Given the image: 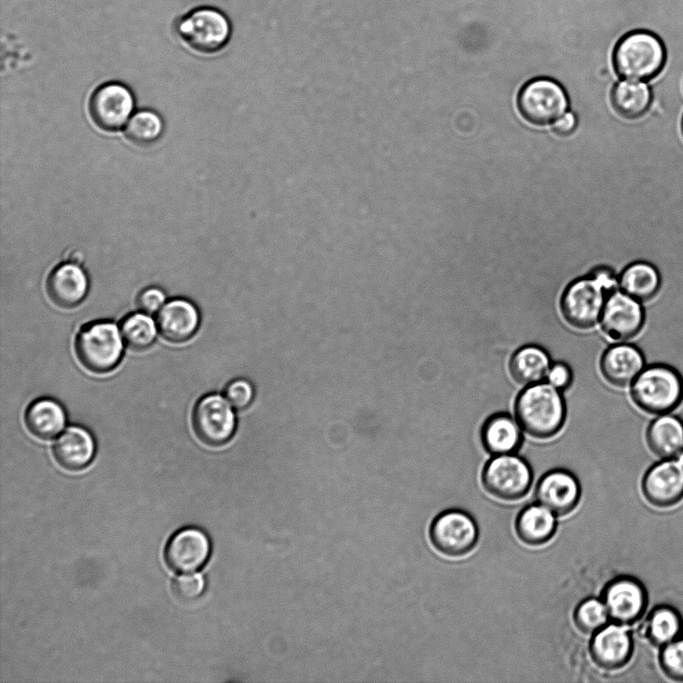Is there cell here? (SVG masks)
Segmentation results:
<instances>
[{
    "instance_id": "obj_1",
    "label": "cell",
    "mask_w": 683,
    "mask_h": 683,
    "mask_svg": "<svg viewBox=\"0 0 683 683\" xmlns=\"http://www.w3.org/2000/svg\"><path fill=\"white\" fill-rule=\"evenodd\" d=\"M514 413L524 432L535 439L556 436L564 426L567 409L562 391L547 382L525 386L517 395Z\"/></svg>"
},
{
    "instance_id": "obj_2",
    "label": "cell",
    "mask_w": 683,
    "mask_h": 683,
    "mask_svg": "<svg viewBox=\"0 0 683 683\" xmlns=\"http://www.w3.org/2000/svg\"><path fill=\"white\" fill-rule=\"evenodd\" d=\"M667 60L663 41L653 32L636 30L615 45L612 62L622 79L650 81L663 70Z\"/></svg>"
},
{
    "instance_id": "obj_3",
    "label": "cell",
    "mask_w": 683,
    "mask_h": 683,
    "mask_svg": "<svg viewBox=\"0 0 683 683\" xmlns=\"http://www.w3.org/2000/svg\"><path fill=\"white\" fill-rule=\"evenodd\" d=\"M633 402L644 412L667 414L683 399V379L670 365L657 363L646 366L631 383Z\"/></svg>"
},
{
    "instance_id": "obj_4",
    "label": "cell",
    "mask_w": 683,
    "mask_h": 683,
    "mask_svg": "<svg viewBox=\"0 0 683 683\" xmlns=\"http://www.w3.org/2000/svg\"><path fill=\"white\" fill-rule=\"evenodd\" d=\"M176 32L193 51L211 55L227 46L232 36V24L223 11L202 6L185 14L178 21Z\"/></svg>"
},
{
    "instance_id": "obj_5",
    "label": "cell",
    "mask_w": 683,
    "mask_h": 683,
    "mask_svg": "<svg viewBox=\"0 0 683 683\" xmlns=\"http://www.w3.org/2000/svg\"><path fill=\"white\" fill-rule=\"evenodd\" d=\"M123 338L111 321H96L85 325L75 340V352L89 371L106 373L113 370L123 354Z\"/></svg>"
},
{
    "instance_id": "obj_6",
    "label": "cell",
    "mask_w": 683,
    "mask_h": 683,
    "mask_svg": "<svg viewBox=\"0 0 683 683\" xmlns=\"http://www.w3.org/2000/svg\"><path fill=\"white\" fill-rule=\"evenodd\" d=\"M481 482L492 497L516 501L530 490L533 471L529 463L515 453L495 455L483 467Z\"/></svg>"
},
{
    "instance_id": "obj_7",
    "label": "cell",
    "mask_w": 683,
    "mask_h": 683,
    "mask_svg": "<svg viewBox=\"0 0 683 683\" xmlns=\"http://www.w3.org/2000/svg\"><path fill=\"white\" fill-rule=\"evenodd\" d=\"M609 293L590 273L572 281L560 298L564 320L578 330H589L600 321Z\"/></svg>"
},
{
    "instance_id": "obj_8",
    "label": "cell",
    "mask_w": 683,
    "mask_h": 683,
    "mask_svg": "<svg viewBox=\"0 0 683 683\" xmlns=\"http://www.w3.org/2000/svg\"><path fill=\"white\" fill-rule=\"evenodd\" d=\"M517 105L524 119L531 124L545 126L553 124L567 112L569 100L557 81L540 77L521 88Z\"/></svg>"
},
{
    "instance_id": "obj_9",
    "label": "cell",
    "mask_w": 683,
    "mask_h": 683,
    "mask_svg": "<svg viewBox=\"0 0 683 683\" xmlns=\"http://www.w3.org/2000/svg\"><path fill=\"white\" fill-rule=\"evenodd\" d=\"M433 547L448 557H463L476 546L479 529L474 518L461 509H447L439 513L429 528Z\"/></svg>"
},
{
    "instance_id": "obj_10",
    "label": "cell",
    "mask_w": 683,
    "mask_h": 683,
    "mask_svg": "<svg viewBox=\"0 0 683 683\" xmlns=\"http://www.w3.org/2000/svg\"><path fill=\"white\" fill-rule=\"evenodd\" d=\"M192 425L196 436L209 446L227 443L236 430L233 406L219 394L203 396L194 406Z\"/></svg>"
},
{
    "instance_id": "obj_11",
    "label": "cell",
    "mask_w": 683,
    "mask_h": 683,
    "mask_svg": "<svg viewBox=\"0 0 683 683\" xmlns=\"http://www.w3.org/2000/svg\"><path fill=\"white\" fill-rule=\"evenodd\" d=\"M601 599L610 622L629 626L639 620L647 607L644 585L631 576H619L603 588Z\"/></svg>"
},
{
    "instance_id": "obj_12",
    "label": "cell",
    "mask_w": 683,
    "mask_h": 683,
    "mask_svg": "<svg viewBox=\"0 0 683 683\" xmlns=\"http://www.w3.org/2000/svg\"><path fill=\"white\" fill-rule=\"evenodd\" d=\"M135 106L132 91L119 82L99 86L89 100L93 122L104 131H117L130 119Z\"/></svg>"
},
{
    "instance_id": "obj_13",
    "label": "cell",
    "mask_w": 683,
    "mask_h": 683,
    "mask_svg": "<svg viewBox=\"0 0 683 683\" xmlns=\"http://www.w3.org/2000/svg\"><path fill=\"white\" fill-rule=\"evenodd\" d=\"M644 321L641 302L618 289L608 295L599 322L606 336L626 341L640 332Z\"/></svg>"
},
{
    "instance_id": "obj_14",
    "label": "cell",
    "mask_w": 683,
    "mask_h": 683,
    "mask_svg": "<svg viewBox=\"0 0 683 683\" xmlns=\"http://www.w3.org/2000/svg\"><path fill=\"white\" fill-rule=\"evenodd\" d=\"M535 497L539 504L556 516H566L576 509L581 498V485L569 470L555 468L537 482Z\"/></svg>"
},
{
    "instance_id": "obj_15",
    "label": "cell",
    "mask_w": 683,
    "mask_h": 683,
    "mask_svg": "<svg viewBox=\"0 0 683 683\" xmlns=\"http://www.w3.org/2000/svg\"><path fill=\"white\" fill-rule=\"evenodd\" d=\"M211 551L209 537L204 531L187 527L176 532L165 548L167 565L176 572L189 573L200 569Z\"/></svg>"
},
{
    "instance_id": "obj_16",
    "label": "cell",
    "mask_w": 683,
    "mask_h": 683,
    "mask_svg": "<svg viewBox=\"0 0 683 683\" xmlns=\"http://www.w3.org/2000/svg\"><path fill=\"white\" fill-rule=\"evenodd\" d=\"M642 491L656 507L675 505L683 498V465L676 458L657 462L645 473Z\"/></svg>"
},
{
    "instance_id": "obj_17",
    "label": "cell",
    "mask_w": 683,
    "mask_h": 683,
    "mask_svg": "<svg viewBox=\"0 0 683 683\" xmlns=\"http://www.w3.org/2000/svg\"><path fill=\"white\" fill-rule=\"evenodd\" d=\"M633 639L625 625L606 624L592 635L589 651L600 668L617 670L624 667L633 654Z\"/></svg>"
},
{
    "instance_id": "obj_18",
    "label": "cell",
    "mask_w": 683,
    "mask_h": 683,
    "mask_svg": "<svg viewBox=\"0 0 683 683\" xmlns=\"http://www.w3.org/2000/svg\"><path fill=\"white\" fill-rule=\"evenodd\" d=\"M644 367L645 359L641 350L624 342L609 346L600 359L602 376L616 387L630 385Z\"/></svg>"
},
{
    "instance_id": "obj_19",
    "label": "cell",
    "mask_w": 683,
    "mask_h": 683,
    "mask_svg": "<svg viewBox=\"0 0 683 683\" xmlns=\"http://www.w3.org/2000/svg\"><path fill=\"white\" fill-rule=\"evenodd\" d=\"M199 323L200 314L196 306L182 298L165 303L156 319L161 336L173 343L189 340L197 331Z\"/></svg>"
},
{
    "instance_id": "obj_20",
    "label": "cell",
    "mask_w": 683,
    "mask_h": 683,
    "mask_svg": "<svg viewBox=\"0 0 683 683\" xmlns=\"http://www.w3.org/2000/svg\"><path fill=\"white\" fill-rule=\"evenodd\" d=\"M89 281L85 271L74 262L57 266L47 279V293L62 308H72L86 297Z\"/></svg>"
},
{
    "instance_id": "obj_21",
    "label": "cell",
    "mask_w": 683,
    "mask_h": 683,
    "mask_svg": "<svg viewBox=\"0 0 683 683\" xmlns=\"http://www.w3.org/2000/svg\"><path fill=\"white\" fill-rule=\"evenodd\" d=\"M480 437L483 448L492 456L511 454L522 445L523 429L515 416L497 412L484 421Z\"/></svg>"
},
{
    "instance_id": "obj_22",
    "label": "cell",
    "mask_w": 683,
    "mask_h": 683,
    "mask_svg": "<svg viewBox=\"0 0 683 683\" xmlns=\"http://www.w3.org/2000/svg\"><path fill=\"white\" fill-rule=\"evenodd\" d=\"M96 445L91 433L83 427L71 426L63 431L53 445V454L63 468L77 471L90 464Z\"/></svg>"
},
{
    "instance_id": "obj_23",
    "label": "cell",
    "mask_w": 683,
    "mask_h": 683,
    "mask_svg": "<svg viewBox=\"0 0 683 683\" xmlns=\"http://www.w3.org/2000/svg\"><path fill=\"white\" fill-rule=\"evenodd\" d=\"M556 529V515L539 503L524 507L515 520L516 535L528 546L537 547L548 543Z\"/></svg>"
},
{
    "instance_id": "obj_24",
    "label": "cell",
    "mask_w": 683,
    "mask_h": 683,
    "mask_svg": "<svg viewBox=\"0 0 683 683\" xmlns=\"http://www.w3.org/2000/svg\"><path fill=\"white\" fill-rule=\"evenodd\" d=\"M610 100L618 115L627 120H636L649 111L653 91L645 81L622 79L612 88Z\"/></svg>"
},
{
    "instance_id": "obj_25",
    "label": "cell",
    "mask_w": 683,
    "mask_h": 683,
    "mask_svg": "<svg viewBox=\"0 0 683 683\" xmlns=\"http://www.w3.org/2000/svg\"><path fill=\"white\" fill-rule=\"evenodd\" d=\"M552 362L549 353L541 346L529 344L518 348L509 361L512 379L528 386L543 382Z\"/></svg>"
},
{
    "instance_id": "obj_26",
    "label": "cell",
    "mask_w": 683,
    "mask_h": 683,
    "mask_svg": "<svg viewBox=\"0 0 683 683\" xmlns=\"http://www.w3.org/2000/svg\"><path fill=\"white\" fill-rule=\"evenodd\" d=\"M646 441L661 459L675 458L683 450V422L668 413L659 415L649 424Z\"/></svg>"
},
{
    "instance_id": "obj_27",
    "label": "cell",
    "mask_w": 683,
    "mask_h": 683,
    "mask_svg": "<svg viewBox=\"0 0 683 683\" xmlns=\"http://www.w3.org/2000/svg\"><path fill=\"white\" fill-rule=\"evenodd\" d=\"M25 423L35 437L49 440L63 431L66 424L65 410L54 399L40 398L27 408Z\"/></svg>"
},
{
    "instance_id": "obj_28",
    "label": "cell",
    "mask_w": 683,
    "mask_h": 683,
    "mask_svg": "<svg viewBox=\"0 0 683 683\" xmlns=\"http://www.w3.org/2000/svg\"><path fill=\"white\" fill-rule=\"evenodd\" d=\"M619 289L632 298L644 302L659 291L661 277L655 265L639 260L627 265L618 275Z\"/></svg>"
},
{
    "instance_id": "obj_29",
    "label": "cell",
    "mask_w": 683,
    "mask_h": 683,
    "mask_svg": "<svg viewBox=\"0 0 683 683\" xmlns=\"http://www.w3.org/2000/svg\"><path fill=\"white\" fill-rule=\"evenodd\" d=\"M683 631V620L679 612L669 605L653 608L643 626V635L657 646L663 647L678 638Z\"/></svg>"
},
{
    "instance_id": "obj_30",
    "label": "cell",
    "mask_w": 683,
    "mask_h": 683,
    "mask_svg": "<svg viewBox=\"0 0 683 683\" xmlns=\"http://www.w3.org/2000/svg\"><path fill=\"white\" fill-rule=\"evenodd\" d=\"M157 324L144 312L125 316L120 323V332L125 344L134 351H144L155 341Z\"/></svg>"
},
{
    "instance_id": "obj_31",
    "label": "cell",
    "mask_w": 683,
    "mask_h": 683,
    "mask_svg": "<svg viewBox=\"0 0 683 683\" xmlns=\"http://www.w3.org/2000/svg\"><path fill=\"white\" fill-rule=\"evenodd\" d=\"M164 122L161 116L150 109L137 111L132 115L125 127L127 139L138 146H149L162 135Z\"/></svg>"
},
{
    "instance_id": "obj_32",
    "label": "cell",
    "mask_w": 683,
    "mask_h": 683,
    "mask_svg": "<svg viewBox=\"0 0 683 683\" xmlns=\"http://www.w3.org/2000/svg\"><path fill=\"white\" fill-rule=\"evenodd\" d=\"M573 620L579 631L592 635L610 621L602 599L594 597L586 598L577 605Z\"/></svg>"
},
{
    "instance_id": "obj_33",
    "label": "cell",
    "mask_w": 683,
    "mask_h": 683,
    "mask_svg": "<svg viewBox=\"0 0 683 683\" xmlns=\"http://www.w3.org/2000/svg\"><path fill=\"white\" fill-rule=\"evenodd\" d=\"M659 663L669 678L683 682V637L661 647Z\"/></svg>"
},
{
    "instance_id": "obj_34",
    "label": "cell",
    "mask_w": 683,
    "mask_h": 683,
    "mask_svg": "<svg viewBox=\"0 0 683 683\" xmlns=\"http://www.w3.org/2000/svg\"><path fill=\"white\" fill-rule=\"evenodd\" d=\"M205 588V580L200 574H183L172 582V591L176 598L183 602L197 599Z\"/></svg>"
},
{
    "instance_id": "obj_35",
    "label": "cell",
    "mask_w": 683,
    "mask_h": 683,
    "mask_svg": "<svg viewBox=\"0 0 683 683\" xmlns=\"http://www.w3.org/2000/svg\"><path fill=\"white\" fill-rule=\"evenodd\" d=\"M224 396L237 410L245 409L254 398V388L250 381L238 378L231 381L225 388Z\"/></svg>"
},
{
    "instance_id": "obj_36",
    "label": "cell",
    "mask_w": 683,
    "mask_h": 683,
    "mask_svg": "<svg viewBox=\"0 0 683 683\" xmlns=\"http://www.w3.org/2000/svg\"><path fill=\"white\" fill-rule=\"evenodd\" d=\"M166 295L158 287H148L141 291L138 296L137 304L139 309L149 315L158 313L164 306Z\"/></svg>"
},
{
    "instance_id": "obj_37",
    "label": "cell",
    "mask_w": 683,
    "mask_h": 683,
    "mask_svg": "<svg viewBox=\"0 0 683 683\" xmlns=\"http://www.w3.org/2000/svg\"><path fill=\"white\" fill-rule=\"evenodd\" d=\"M573 381V372L571 367L563 362L556 361L551 364L545 382L553 386L554 388L563 391L570 387Z\"/></svg>"
},
{
    "instance_id": "obj_38",
    "label": "cell",
    "mask_w": 683,
    "mask_h": 683,
    "mask_svg": "<svg viewBox=\"0 0 683 683\" xmlns=\"http://www.w3.org/2000/svg\"><path fill=\"white\" fill-rule=\"evenodd\" d=\"M577 125L576 116L571 112H566L553 123V130L559 135L571 134Z\"/></svg>"
},
{
    "instance_id": "obj_39",
    "label": "cell",
    "mask_w": 683,
    "mask_h": 683,
    "mask_svg": "<svg viewBox=\"0 0 683 683\" xmlns=\"http://www.w3.org/2000/svg\"><path fill=\"white\" fill-rule=\"evenodd\" d=\"M675 458L683 465V450Z\"/></svg>"
},
{
    "instance_id": "obj_40",
    "label": "cell",
    "mask_w": 683,
    "mask_h": 683,
    "mask_svg": "<svg viewBox=\"0 0 683 683\" xmlns=\"http://www.w3.org/2000/svg\"><path fill=\"white\" fill-rule=\"evenodd\" d=\"M681 132H682V135H683V116H682V119H681Z\"/></svg>"
}]
</instances>
